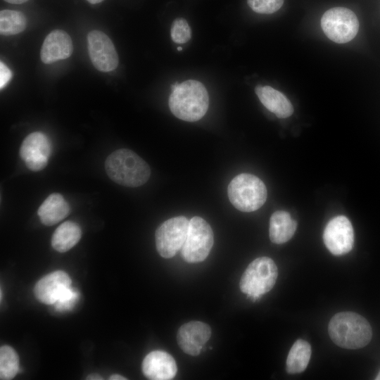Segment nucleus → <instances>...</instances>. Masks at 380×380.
<instances>
[{"instance_id": "obj_26", "label": "nucleus", "mask_w": 380, "mask_h": 380, "mask_svg": "<svg viewBox=\"0 0 380 380\" xmlns=\"http://www.w3.org/2000/svg\"><path fill=\"white\" fill-rule=\"evenodd\" d=\"M12 77L10 69L2 61L0 62V88L2 89Z\"/></svg>"}, {"instance_id": "obj_31", "label": "nucleus", "mask_w": 380, "mask_h": 380, "mask_svg": "<svg viewBox=\"0 0 380 380\" xmlns=\"http://www.w3.org/2000/svg\"><path fill=\"white\" fill-rule=\"evenodd\" d=\"M376 380H380V372H379L378 375L376 377Z\"/></svg>"}, {"instance_id": "obj_30", "label": "nucleus", "mask_w": 380, "mask_h": 380, "mask_svg": "<svg viewBox=\"0 0 380 380\" xmlns=\"http://www.w3.org/2000/svg\"><path fill=\"white\" fill-rule=\"evenodd\" d=\"M87 1L91 4H99L103 1V0H87Z\"/></svg>"}, {"instance_id": "obj_7", "label": "nucleus", "mask_w": 380, "mask_h": 380, "mask_svg": "<svg viewBox=\"0 0 380 380\" xmlns=\"http://www.w3.org/2000/svg\"><path fill=\"white\" fill-rule=\"evenodd\" d=\"M320 23L327 37L339 44L352 40L359 30V21L356 15L345 7H334L327 10L322 16Z\"/></svg>"}, {"instance_id": "obj_3", "label": "nucleus", "mask_w": 380, "mask_h": 380, "mask_svg": "<svg viewBox=\"0 0 380 380\" xmlns=\"http://www.w3.org/2000/svg\"><path fill=\"white\" fill-rule=\"evenodd\" d=\"M328 332L333 342L346 349H358L372 339V327L362 315L353 312H341L330 320Z\"/></svg>"}, {"instance_id": "obj_2", "label": "nucleus", "mask_w": 380, "mask_h": 380, "mask_svg": "<svg viewBox=\"0 0 380 380\" xmlns=\"http://www.w3.org/2000/svg\"><path fill=\"white\" fill-rule=\"evenodd\" d=\"M105 170L111 180L122 186L137 187L149 179L148 165L134 151L118 149L110 153L105 161Z\"/></svg>"}, {"instance_id": "obj_11", "label": "nucleus", "mask_w": 380, "mask_h": 380, "mask_svg": "<svg viewBox=\"0 0 380 380\" xmlns=\"http://www.w3.org/2000/svg\"><path fill=\"white\" fill-rule=\"evenodd\" d=\"M51 153V144L48 137L40 132L28 134L20 148V156L26 166L37 172L47 165Z\"/></svg>"}, {"instance_id": "obj_23", "label": "nucleus", "mask_w": 380, "mask_h": 380, "mask_svg": "<svg viewBox=\"0 0 380 380\" xmlns=\"http://www.w3.org/2000/svg\"><path fill=\"white\" fill-rule=\"evenodd\" d=\"M171 38L177 44H184L191 39V28L184 18H177L171 27Z\"/></svg>"}, {"instance_id": "obj_21", "label": "nucleus", "mask_w": 380, "mask_h": 380, "mask_svg": "<svg viewBox=\"0 0 380 380\" xmlns=\"http://www.w3.org/2000/svg\"><path fill=\"white\" fill-rule=\"evenodd\" d=\"M26 25V17L22 12L8 9L1 11V34L6 36L17 34L25 29Z\"/></svg>"}, {"instance_id": "obj_6", "label": "nucleus", "mask_w": 380, "mask_h": 380, "mask_svg": "<svg viewBox=\"0 0 380 380\" xmlns=\"http://www.w3.org/2000/svg\"><path fill=\"white\" fill-rule=\"evenodd\" d=\"M213 232L210 224L202 217L195 216L189 222L185 241L181 249L183 259L190 263L203 261L213 245Z\"/></svg>"}, {"instance_id": "obj_32", "label": "nucleus", "mask_w": 380, "mask_h": 380, "mask_svg": "<svg viewBox=\"0 0 380 380\" xmlns=\"http://www.w3.org/2000/svg\"><path fill=\"white\" fill-rule=\"evenodd\" d=\"M182 47H180V46L177 47V51H182Z\"/></svg>"}, {"instance_id": "obj_14", "label": "nucleus", "mask_w": 380, "mask_h": 380, "mask_svg": "<svg viewBox=\"0 0 380 380\" xmlns=\"http://www.w3.org/2000/svg\"><path fill=\"white\" fill-rule=\"evenodd\" d=\"M142 371L146 377L151 380H170L177 372L175 359L163 350L148 353L142 362Z\"/></svg>"}, {"instance_id": "obj_8", "label": "nucleus", "mask_w": 380, "mask_h": 380, "mask_svg": "<svg viewBox=\"0 0 380 380\" xmlns=\"http://www.w3.org/2000/svg\"><path fill=\"white\" fill-rule=\"evenodd\" d=\"M189 222L186 217L177 216L167 220L157 228L156 246L160 256L170 258L182 249L187 235Z\"/></svg>"}, {"instance_id": "obj_17", "label": "nucleus", "mask_w": 380, "mask_h": 380, "mask_svg": "<svg viewBox=\"0 0 380 380\" xmlns=\"http://www.w3.org/2000/svg\"><path fill=\"white\" fill-rule=\"evenodd\" d=\"M70 212V207L58 193L50 194L39 206L37 214L42 224L52 226L57 224Z\"/></svg>"}, {"instance_id": "obj_13", "label": "nucleus", "mask_w": 380, "mask_h": 380, "mask_svg": "<svg viewBox=\"0 0 380 380\" xmlns=\"http://www.w3.org/2000/svg\"><path fill=\"white\" fill-rule=\"evenodd\" d=\"M71 287V279L63 271L53 272L42 277L35 285L34 295L41 303L53 305Z\"/></svg>"}, {"instance_id": "obj_22", "label": "nucleus", "mask_w": 380, "mask_h": 380, "mask_svg": "<svg viewBox=\"0 0 380 380\" xmlns=\"http://www.w3.org/2000/svg\"><path fill=\"white\" fill-rule=\"evenodd\" d=\"M19 371V358L15 350L8 346L0 348V379H12Z\"/></svg>"}, {"instance_id": "obj_19", "label": "nucleus", "mask_w": 380, "mask_h": 380, "mask_svg": "<svg viewBox=\"0 0 380 380\" xmlns=\"http://www.w3.org/2000/svg\"><path fill=\"white\" fill-rule=\"evenodd\" d=\"M81 236L80 226L74 222L66 221L54 232L51 238V246L56 251L64 253L75 246Z\"/></svg>"}, {"instance_id": "obj_28", "label": "nucleus", "mask_w": 380, "mask_h": 380, "mask_svg": "<svg viewBox=\"0 0 380 380\" xmlns=\"http://www.w3.org/2000/svg\"><path fill=\"white\" fill-rule=\"evenodd\" d=\"M6 2L14 4H20L27 1L28 0H4Z\"/></svg>"}, {"instance_id": "obj_20", "label": "nucleus", "mask_w": 380, "mask_h": 380, "mask_svg": "<svg viewBox=\"0 0 380 380\" xmlns=\"http://www.w3.org/2000/svg\"><path fill=\"white\" fill-rule=\"evenodd\" d=\"M311 356L310 345L303 339H298L291 348L286 362V369L289 374L303 372Z\"/></svg>"}, {"instance_id": "obj_15", "label": "nucleus", "mask_w": 380, "mask_h": 380, "mask_svg": "<svg viewBox=\"0 0 380 380\" xmlns=\"http://www.w3.org/2000/svg\"><path fill=\"white\" fill-rule=\"evenodd\" d=\"M73 45L70 35L61 30L51 31L42 46L40 57L45 64H50L70 57Z\"/></svg>"}, {"instance_id": "obj_4", "label": "nucleus", "mask_w": 380, "mask_h": 380, "mask_svg": "<svg viewBox=\"0 0 380 380\" xmlns=\"http://www.w3.org/2000/svg\"><path fill=\"white\" fill-rule=\"evenodd\" d=\"M231 203L242 212H253L260 208L267 199L265 184L258 177L242 173L234 177L228 185Z\"/></svg>"}, {"instance_id": "obj_10", "label": "nucleus", "mask_w": 380, "mask_h": 380, "mask_svg": "<svg viewBox=\"0 0 380 380\" xmlns=\"http://www.w3.org/2000/svg\"><path fill=\"white\" fill-rule=\"evenodd\" d=\"M323 240L333 255H342L350 252L354 243V232L350 220L343 215L331 219L324 229Z\"/></svg>"}, {"instance_id": "obj_27", "label": "nucleus", "mask_w": 380, "mask_h": 380, "mask_svg": "<svg viewBox=\"0 0 380 380\" xmlns=\"http://www.w3.org/2000/svg\"><path fill=\"white\" fill-rule=\"evenodd\" d=\"M110 380H126L127 379L119 374H113L109 377Z\"/></svg>"}, {"instance_id": "obj_16", "label": "nucleus", "mask_w": 380, "mask_h": 380, "mask_svg": "<svg viewBox=\"0 0 380 380\" xmlns=\"http://www.w3.org/2000/svg\"><path fill=\"white\" fill-rule=\"evenodd\" d=\"M255 93L262 105L279 118H286L293 113L290 101L280 91L270 87L258 85Z\"/></svg>"}, {"instance_id": "obj_24", "label": "nucleus", "mask_w": 380, "mask_h": 380, "mask_svg": "<svg viewBox=\"0 0 380 380\" xmlns=\"http://www.w3.org/2000/svg\"><path fill=\"white\" fill-rule=\"evenodd\" d=\"M247 3L258 13L271 14L282 6L284 0H247Z\"/></svg>"}, {"instance_id": "obj_25", "label": "nucleus", "mask_w": 380, "mask_h": 380, "mask_svg": "<svg viewBox=\"0 0 380 380\" xmlns=\"http://www.w3.org/2000/svg\"><path fill=\"white\" fill-rule=\"evenodd\" d=\"M78 299L79 293L73 288L70 287L56 302L53 306L59 312L70 310L73 308Z\"/></svg>"}, {"instance_id": "obj_18", "label": "nucleus", "mask_w": 380, "mask_h": 380, "mask_svg": "<svg viewBox=\"0 0 380 380\" xmlns=\"http://www.w3.org/2000/svg\"><path fill=\"white\" fill-rule=\"evenodd\" d=\"M297 228V222L284 210L274 212L270 220L269 235L271 241L281 244L290 240Z\"/></svg>"}, {"instance_id": "obj_1", "label": "nucleus", "mask_w": 380, "mask_h": 380, "mask_svg": "<svg viewBox=\"0 0 380 380\" xmlns=\"http://www.w3.org/2000/svg\"><path fill=\"white\" fill-rule=\"evenodd\" d=\"M169 98L171 112L179 119L195 122L206 113L209 98L205 86L197 80L176 82L171 86Z\"/></svg>"}, {"instance_id": "obj_9", "label": "nucleus", "mask_w": 380, "mask_h": 380, "mask_svg": "<svg viewBox=\"0 0 380 380\" xmlns=\"http://www.w3.org/2000/svg\"><path fill=\"white\" fill-rule=\"evenodd\" d=\"M87 48L90 60L98 70L107 72L118 67L119 59L114 44L103 32L92 30L89 32Z\"/></svg>"}, {"instance_id": "obj_5", "label": "nucleus", "mask_w": 380, "mask_h": 380, "mask_svg": "<svg viewBox=\"0 0 380 380\" xmlns=\"http://www.w3.org/2000/svg\"><path fill=\"white\" fill-rule=\"evenodd\" d=\"M277 276V265L271 258H258L249 264L242 274L240 289L255 301L273 288Z\"/></svg>"}, {"instance_id": "obj_29", "label": "nucleus", "mask_w": 380, "mask_h": 380, "mask_svg": "<svg viewBox=\"0 0 380 380\" xmlns=\"http://www.w3.org/2000/svg\"><path fill=\"white\" fill-rule=\"evenodd\" d=\"M87 379H102V378H101L100 376L99 375H96V374H92V375H90L89 376H87Z\"/></svg>"}, {"instance_id": "obj_12", "label": "nucleus", "mask_w": 380, "mask_h": 380, "mask_svg": "<svg viewBox=\"0 0 380 380\" xmlns=\"http://www.w3.org/2000/svg\"><path fill=\"white\" fill-rule=\"evenodd\" d=\"M210 336L211 329L208 324L199 321H191L180 327L177 340L179 346L185 353L196 356L201 353Z\"/></svg>"}]
</instances>
